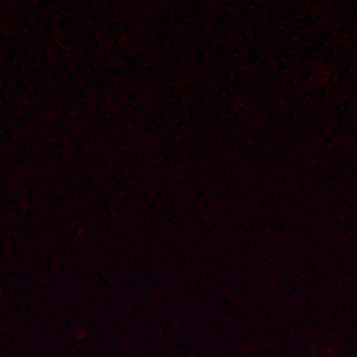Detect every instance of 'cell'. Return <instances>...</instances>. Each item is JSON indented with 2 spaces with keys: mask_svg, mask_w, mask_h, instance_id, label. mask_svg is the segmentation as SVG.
<instances>
[]
</instances>
